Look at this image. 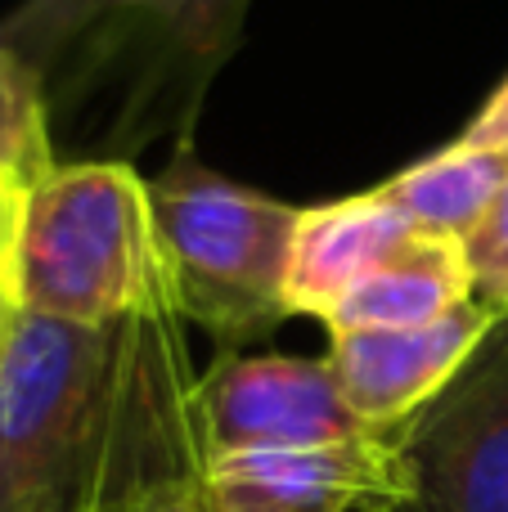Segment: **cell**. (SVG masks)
Listing matches in <instances>:
<instances>
[{
  "mask_svg": "<svg viewBox=\"0 0 508 512\" xmlns=\"http://www.w3.org/2000/svg\"><path fill=\"white\" fill-rule=\"evenodd\" d=\"M5 288L18 310L122 324L167 292L149 180L126 162L54 167L18 194Z\"/></svg>",
  "mask_w": 508,
  "mask_h": 512,
  "instance_id": "cell-1",
  "label": "cell"
},
{
  "mask_svg": "<svg viewBox=\"0 0 508 512\" xmlns=\"http://www.w3.org/2000/svg\"><path fill=\"white\" fill-rule=\"evenodd\" d=\"M149 203L167 297L185 324L239 351L293 319L288 261L302 207L234 185L189 144L149 180Z\"/></svg>",
  "mask_w": 508,
  "mask_h": 512,
  "instance_id": "cell-2",
  "label": "cell"
},
{
  "mask_svg": "<svg viewBox=\"0 0 508 512\" xmlns=\"http://www.w3.org/2000/svg\"><path fill=\"white\" fill-rule=\"evenodd\" d=\"M122 324L9 310L0 342V512H81L104 450Z\"/></svg>",
  "mask_w": 508,
  "mask_h": 512,
  "instance_id": "cell-3",
  "label": "cell"
},
{
  "mask_svg": "<svg viewBox=\"0 0 508 512\" xmlns=\"http://www.w3.org/2000/svg\"><path fill=\"white\" fill-rule=\"evenodd\" d=\"M198 378L167 292L122 319L117 391L81 512H221Z\"/></svg>",
  "mask_w": 508,
  "mask_h": 512,
  "instance_id": "cell-4",
  "label": "cell"
},
{
  "mask_svg": "<svg viewBox=\"0 0 508 512\" xmlns=\"http://www.w3.org/2000/svg\"><path fill=\"white\" fill-rule=\"evenodd\" d=\"M392 441L405 472L392 512H508V319Z\"/></svg>",
  "mask_w": 508,
  "mask_h": 512,
  "instance_id": "cell-5",
  "label": "cell"
},
{
  "mask_svg": "<svg viewBox=\"0 0 508 512\" xmlns=\"http://www.w3.org/2000/svg\"><path fill=\"white\" fill-rule=\"evenodd\" d=\"M212 454L306 450L369 436L342 396L329 355H239L225 351L198 378Z\"/></svg>",
  "mask_w": 508,
  "mask_h": 512,
  "instance_id": "cell-6",
  "label": "cell"
},
{
  "mask_svg": "<svg viewBox=\"0 0 508 512\" xmlns=\"http://www.w3.org/2000/svg\"><path fill=\"white\" fill-rule=\"evenodd\" d=\"M500 324L504 319L473 297L432 324L329 333V364L360 423L369 432H392L437 400Z\"/></svg>",
  "mask_w": 508,
  "mask_h": 512,
  "instance_id": "cell-7",
  "label": "cell"
},
{
  "mask_svg": "<svg viewBox=\"0 0 508 512\" xmlns=\"http://www.w3.org/2000/svg\"><path fill=\"white\" fill-rule=\"evenodd\" d=\"M221 512H392L405 495L392 432L306 450H239L212 459Z\"/></svg>",
  "mask_w": 508,
  "mask_h": 512,
  "instance_id": "cell-8",
  "label": "cell"
},
{
  "mask_svg": "<svg viewBox=\"0 0 508 512\" xmlns=\"http://www.w3.org/2000/svg\"><path fill=\"white\" fill-rule=\"evenodd\" d=\"M419 234L428 230H419L383 189L302 207L293 261H288V310L324 324L329 310L365 274H374L401 248H410Z\"/></svg>",
  "mask_w": 508,
  "mask_h": 512,
  "instance_id": "cell-9",
  "label": "cell"
},
{
  "mask_svg": "<svg viewBox=\"0 0 508 512\" xmlns=\"http://www.w3.org/2000/svg\"><path fill=\"white\" fill-rule=\"evenodd\" d=\"M473 301V274H468L459 239L419 234L410 248L383 261L374 274L356 283L338 306L329 310L324 328L351 333V328H410L432 324L455 306Z\"/></svg>",
  "mask_w": 508,
  "mask_h": 512,
  "instance_id": "cell-10",
  "label": "cell"
},
{
  "mask_svg": "<svg viewBox=\"0 0 508 512\" xmlns=\"http://www.w3.org/2000/svg\"><path fill=\"white\" fill-rule=\"evenodd\" d=\"M508 180V153L473 149L464 140H450L432 158L396 171L383 180V194L410 216L419 230L441 234V239H464L486 207L495 203L500 185Z\"/></svg>",
  "mask_w": 508,
  "mask_h": 512,
  "instance_id": "cell-11",
  "label": "cell"
},
{
  "mask_svg": "<svg viewBox=\"0 0 508 512\" xmlns=\"http://www.w3.org/2000/svg\"><path fill=\"white\" fill-rule=\"evenodd\" d=\"M180 9H185V0H18L0 18V45L14 50L36 77H45L99 18L180 14Z\"/></svg>",
  "mask_w": 508,
  "mask_h": 512,
  "instance_id": "cell-12",
  "label": "cell"
},
{
  "mask_svg": "<svg viewBox=\"0 0 508 512\" xmlns=\"http://www.w3.org/2000/svg\"><path fill=\"white\" fill-rule=\"evenodd\" d=\"M54 167L41 77L0 45V180L23 194Z\"/></svg>",
  "mask_w": 508,
  "mask_h": 512,
  "instance_id": "cell-13",
  "label": "cell"
},
{
  "mask_svg": "<svg viewBox=\"0 0 508 512\" xmlns=\"http://www.w3.org/2000/svg\"><path fill=\"white\" fill-rule=\"evenodd\" d=\"M459 248H464L468 274H473V297L508 319V180L482 221L459 239Z\"/></svg>",
  "mask_w": 508,
  "mask_h": 512,
  "instance_id": "cell-14",
  "label": "cell"
},
{
  "mask_svg": "<svg viewBox=\"0 0 508 512\" xmlns=\"http://www.w3.org/2000/svg\"><path fill=\"white\" fill-rule=\"evenodd\" d=\"M455 140L473 144V149L508 153V77L491 90V99H486V104L477 108V117L464 126V131L455 135Z\"/></svg>",
  "mask_w": 508,
  "mask_h": 512,
  "instance_id": "cell-15",
  "label": "cell"
},
{
  "mask_svg": "<svg viewBox=\"0 0 508 512\" xmlns=\"http://www.w3.org/2000/svg\"><path fill=\"white\" fill-rule=\"evenodd\" d=\"M14 216H18V189H9L5 180H0V283H5L9 243H14Z\"/></svg>",
  "mask_w": 508,
  "mask_h": 512,
  "instance_id": "cell-16",
  "label": "cell"
},
{
  "mask_svg": "<svg viewBox=\"0 0 508 512\" xmlns=\"http://www.w3.org/2000/svg\"><path fill=\"white\" fill-rule=\"evenodd\" d=\"M9 310H14V301H9V288L0 283V342H5V324H9Z\"/></svg>",
  "mask_w": 508,
  "mask_h": 512,
  "instance_id": "cell-17",
  "label": "cell"
}]
</instances>
